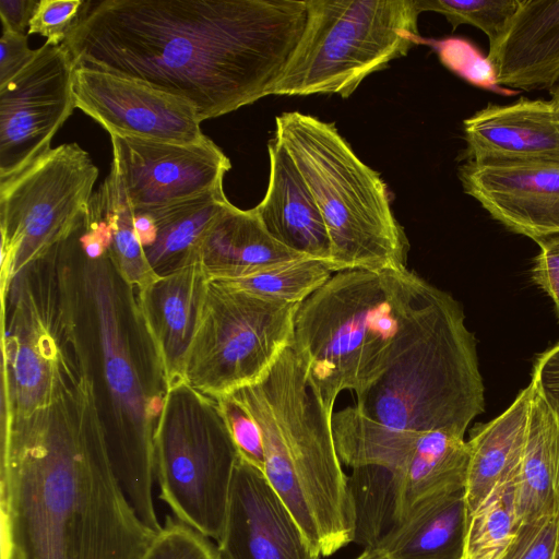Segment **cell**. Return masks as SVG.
I'll return each instance as SVG.
<instances>
[{
  "label": "cell",
  "instance_id": "cell-1",
  "mask_svg": "<svg viewBox=\"0 0 559 559\" xmlns=\"http://www.w3.org/2000/svg\"><path fill=\"white\" fill-rule=\"evenodd\" d=\"M306 22V0H88L61 46L74 68L182 98L202 122L269 96Z\"/></svg>",
  "mask_w": 559,
  "mask_h": 559
},
{
  "label": "cell",
  "instance_id": "cell-2",
  "mask_svg": "<svg viewBox=\"0 0 559 559\" xmlns=\"http://www.w3.org/2000/svg\"><path fill=\"white\" fill-rule=\"evenodd\" d=\"M0 510L22 559H144L155 540L116 474L79 360L48 404L1 419Z\"/></svg>",
  "mask_w": 559,
  "mask_h": 559
},
{
  "label": "cell",
  "instance_id": "cell-3",
  "mask_svg": "<svg viewBox=\"0 0 559 559\" xmlns=\"http://www.w3.org/2000/svg\"><path fill=\"white\" fill-rule=\"evenodd\" d=\"M80 225L59 246L70 337L93 383L120 484L143 522L159 531L153 486L154 438L168 393L163 362L138 288L124 281L109 251L96 260L85 255Z\"/></svg>",
  "mask_w": 559,
  "mask_h": 559
},
{
  "label": "cell",
  "instance_id": "cell-4",
  "mask_svg": "<svg viewBox=\"0 0 559 559\" xmlns=\"http://www.w3.org/2000/svg\"><path fill=\"white\" fill-rule=\"evenodd\" d=\"M435 286L413 271L347 270L297 306L289 347L324 409L362 392L409 340Z\"/></svg>",
  "mask_w": 559,
  "mask_h": 559
},
{
  "label": "cell",
  "instance_id": "cell-5",
  "mask_svg": "<svg viewBox=\"0 0 559 559\" xmlns=\"http://www.w3.org/2000/svg\"><path fill=\"white\" fill-rule=\"evenodd\" d=\"M230 394L261 430L264 475L321 556L354 542L355 511L333 415L308 383L298 355L288 346L258 381Z\"/></svg>",
  "mask_w": 559,
  "mask_h": 559
},
{
  "label": "cell",
  "instance_id": "cell-6",
  "mask_svg": "<svg viewBox=\"0 0 559 559\" xmlns=\"http://www.w3.org/2000/svg\"><path fill=\"white\" fill-rule=\"evenodd\" d=\"M306 181L325 223L334 272L407 270L408 239L388 187L332 122L299 111L275 118V136Z\"/></svg>",
  "mask_w": 559,
  "mask_h": 559
},
{
  "label": "cell",
  "instance_id": "cell-7",
  "mask_svg": "<svg viewBox=\"0 0 559 559\" xmlns=\"http://www.w3.org/2000/svg\"><path fill=\"white\" fill-rule=\"evenodd\" d=\"M356 395V408L388 427L464 438L485 404L475 338L459 302L436 287L408 342Z\"/></svg>",
  "mask_w": 559,
  "mask_h": 559
},
{
  "label": "cell",
  "instance_id": "cell-8",
  "mask_svg": "<svg viewBox=\"0 0 559 559\" xmlns=\"http://www.w3.org/2000/svg\"><path fill=\"white\" fill-rule=\"evenodd\" d=\"M307 22L270 95L348 98L421 44L416 0H306Z\"/></svg>",
  "mask_w": 559,
  "mask_h": 559
},
{
  "label": "cell",
  "instance_id": "cell-9",
  "mask_svg": "<svg viewBox=\"0 0 559 559\" xmlns=\"http://www.w3.org/2000/svg\"><path fill=\"white\" fill-rule=\"evenodd\" d=\"M239 456L216 397L186 382L168 390L154 438L159 498L176 519L214 542Z\"/></svg>",
  "mask_w": 559,
  "mask_h": 559
},
{
  "label": "cell",
  "instance_id": "cell-10",
  "mask_svg": "<svg viewBox=\"0 0 559 559\" xmlns=\"http://www.w3.org/2000/svg\"><path fill=\"white\" fill-rule=\"evenodd\" d=\"M1 419L48 404L72 359L56 246L1 285Z\"/></svg>",
  "mask_w": 559,
  "mask_h": 559
},
{
  "label": "cell",
  "instance_id": "cell-11",
  "mask_svg": "<svg viewBox=\"0 0 559 559\" xmlns=\"http://www.w3.org/2000/svg\"><path fill=\"white\" fill-rule=\"evenodd\" d=\"M298 305L209 281L185 382L217 399L258 381L289 346Z\"/></svg>",
  "mask_w": 559,
  "mask_h": 559
},
{
  "label": "cell",
  "instance_id": "cell-12",
  "mask_svg": "<svg viewBox=\"0 0 559 559\" xmlns=\"http://www.w3.org/2000/svg\"><path fill=\"white\" fill-rule=\"evenodd\" d=\"M97 177L90 154L66 143L0 179L1 285L72 235Z\"/></svg>",
  "mask_w": 559,
  "mask_h": 559
},
{
  "label": "cell",
  "instance_id": "cell-13",
  "mask_svg": "<svg viewBox=\"0 0 559 559\" xmlns=\"http://www.w3.org/2000/svg\"><path fill=\"white\" fill-rule=\"evenodd\" d=\"M74 66L67 50L47 41L34 59L0 86V179L48 153L75 108Z\"/></svg>",
  "mask_w": 559,
  "mask_h": 559
},
{
  "label": "cell",
  "instance_id": "cell-14",
  "mask_svg": "<svg viewBox=\"0 0 559 559\" xmlns=\"http://www.w3.org/2000/svg\"><path fill=\"white\" fill-rule=\"evenodd\" d=\"M133 212L165 206L223 187L229 158L210 139L191 144L110 134Z\"/></svg>",
  "mask_w": 559,
  "mask_h": 559
},
{
  "label": "cell",
  "instance_id": "cell-15",
  "mask_svg": "<svg viewBox=\"0 0 559 559\" xmlns=\"http://www.w3.org/2000/svg\"><path fill=\"white\" fill-rule=\"evenodd\" d=\"M72 92L75 108L109 135L180 144L206 138L189 102L142 82L106 71L74 68Z\"/></svg>",
  "mask_w": 559,
  "mask_h": 559
},
{
  "label": "cell",
  "instance_id": "cell-16",
  "mask_svg": "<svg viewBox=\"0 0 559 559\" xmlns=\"http://www.w3.org/2000/svg\"><path fill=\"white\" fill-rule=\"evenodd\" d=\"M223 559H320L262 471L239 456L225 521L215 542Z\"/></svg>",
  "mask_w": 559,
  "mask_h": 559
},
{
  "label": "cell",
  "instance_id": "cell-17",
  "mask_svg": "<svg viewBox=\"0 0 559 559\" xmlns=\"http://www.w3.org/2000/svg\"><path fill=\"white\" fill-rule=\"evenodd\" d=\"M459 177L464 192L511 231L535 242L559 235V160H467Z\"/></svg>",
  "mask_w": 559,
  "mask_h": 559
},
{
  "label": "cell",
  "instance_id": "cell-18",
  "mask_svg": "<svg viewBox=\"0 0 559 559\" xmlns=\"http://www.w3.org/2000/svg\"><path fill=\"white\" fill-rule=\"evenodd\" d=\"M463 126L469 162L559 160V114L550 99L488 104Z\"/></svg>",
  "mask_w": 559,
  "mask_h": 559
},
{
  "label": "cell",
  "instance_id": "cell-19",
  "mask_svg": "<svg viewBox=\"0 0 559 559\" xmlns=\"http://www.w3.org/2000/svg\"><path fill=\"white\" fill-rule=\"evenodd\" d=\"M209 278L200 262L158 276L138 289L141 310L158 349L168 390L185 383L189 350Z\"/></svg>",
  "mask_w": 559,
  "mask_h": 559
},
{
  "label": "cell",
  "instance_id": "cell-20",
  "mask_svg": "<svg viewBox=\"0 0 559 559\" xmlns=\"http://www.w3.org/2000/svg\"><path fill=\"white\" fill-rule=\"evenodd\" d=\"M486 57L501 87L552 88L559 81V0H520L504 34Z\"/></svg>",
  "mask_w": 559,
  "mask_h": 559
},
{
  "label": "cell",
  "instance_id": "cell-21",
  "mask_svg": "<svg viewBox=\"0 0 559 559\" xmlns=\"http://www.w3.org/2000/svg\"><path fill=\"white\" fill-rule=\"evenodd\" d=\"M267 151V189L254 206L264 227L289 250L332 266L328 229L306 181L278 141L272 139Z\"/></svg>",
  "mask_w": 559,
  "mask_h": 559
},
{
  "label": "cell",
  "instance_id": "cell-22",
  "mask_svg": "<svg viewBox=\"0 0 559 559\" xmlns=\"http://www.w3.org/2000/svg\"><path fill=\"white\" fill-rule=\"evenodd\" d=\"M304 258L269 234L255 207L241 210L230 202L209 226L199 253L209 281L242 278Z\"/></svg>",
  "mask_w": 559,
  "mask_h": 559
},
{
  "label": "cell",
  "instance_id": "cell-23",
  "mask_svg": "<svg viewBox=\"0 0 559 559\" xmlns=\"http://www.w3.org/2000/svg\"><path fill=\"white\" fill-rule=\"evenodd\" d=\"M468 526L465 486L418 502L378 542L390 559H461Z\"/></svg>",
  "mask_w": 559,
  "mask_h": 559
},
{
  "label": "cell",
  "instance_id": "cell-24",
  "mask_svg": "<svg viewBox=\"0 0 559 559\" xmlns=\"http://www.w3.org/2000/svg\"><path fill=\"white\" fill-rule=\"evenodd\" d=\"M532 382L501 415L473 430L465 481L468 516L502 481L518 476L526 445Z\"/></svg>",
  "mask_w": 559,
  "mask_h": 559
},
{
  "label": "cell",
  "instance_id": "cell-25",
  "mask_svg": "<svg viewBox=\"0 0 559 559\" xmlns=\"http://www.w3.org/2000/svg\"><path fill=\"white\" fill-rule=\"evenodd\" d=\"M514 514L516 525L559 514V418L535 388Z\"/></svg>",
  "mask_w": 559,
  "mask_h": 559
},
{
  "label": "cell",
  "instance_id": "cell-26",
  "mask_svg": "<svg viewBox=\"0 0 559 559\" xmlns=\"http://www.w3.org/2000/svg\"><path fill=\"white\" fill-rule=\"evenodd\" d=\"M223 187L146 211L155 231L143 247L156 276H164L199 262L202 239L218 213L228 204Z\"/></svg>",
  "mask_w": 559,
  "mask_h": 559
},
{
  "label": "cell",
  "instance_id": "cell-27",
  "mask_svg": "<svg viewBox=\"0 0 559 559\" xmlns=\"http://www.w3.org/2000/svg\"><path fill=\"white\" fill-rule=\"evenodd\" d=\"M468 463L464 438L442 430L421 433L405 467L396 474V522L427 497L465 486Z\"/></svg>",
  "mask_w": 559,
  "mask_h": 559
},
{
  "label": "cell",
  "instance_id": "cell-28",
  "mask_svg": "<svg viewBox=\"0 0 559 559\" xmlns=\"http://www.w3.org/2000/svg\"><path fill=\"white\" fill-rule=\"evenodd\" d=\"M332 432L341 463L352 468L376 465L395 474L403 471L421 436L374 421L356 406L333 414Z\"/></svg>",
  "mask_w": 559,
  "mask_h": 559
},
{
  "label": "cell",
  "instance_id": "cell-29",
  "mask_svg": "<svg viewBox=\"0 0 559 559\" xmlns=\"http://www.w3.org/2000/svg\"><path fill=\"white\" fill-rule=\"evenodd\" d=\"M95 193L111 228L109 255L124 281L141 289L158 276L145 259L134 229L133 209L114 163Z\"/></svg>",
  "mask_w": 559,
  "mask_h": 559
},
{
  "label": "cell",
  "instance_id": "cell-30",
  "mask_svg": "<svg viewBox=\"0 0 559 559\" xmlns=\"http://www.w3.org/2000/svg\"><path fill=\"white\" fill-rule=\"evenodd\" d=\"M355 511L354 542L374 548L396 522L397 476L385 467L353 468L347 479Z\"/></svg>",
  "mask_w": 559,
  "mask_h": 559
},
{
  "label": "cell",
  "instance_id": "cell-31",
  "mask_svg": "<svg viewBox=\"0 0 559 559\" xmlns=\"http://www.w3.org/2000/svg\"><path fill=\"white\" fill-rule=\"evenodd\" d=\"M516 477L499 484L468 516L461 559H502L518 526L514 514Z\"/></svg>",
  "mask_w": 559,
  "mask_h": 559
},
{
  "label": "cell",
  "instance_id": "cell-32",
  "mask_svg": "<svg viewBox=\"0 0 559 559\" xmlns=\"http://www.w3.org/2000/svg\"><path fill=\"white\" fill-rule=\"evenodd\" d=\"M333 273L330 263L304 258L247 277L217 282L265 299L298 305L325 284Z\"/></svg>",
  "mask_w": 559,
  "mask_h": 559
},
{
  "label": "cell",
  "instance_id": "cell-33",
  "mask_svg": "<svg viewBox=\"0 0 559 559\" xmlns=\"http://www.w3.org/2000/svg\"><path fill=\"white\" fill-rule=\"evenodd\" d=\"M421 12L432 11L445 16L455 29L461 24L473 25L489 39V50L501 39L515 14L520 0H416Z\"/></svg>",
  "mask_w": 559,
  "mask_h": 559
},
{
  "label": "cell",
  "instance_id": "cell-34",
  "mask_svg": "<svg viewBox=\"0 0 559 559\" xmlns=\"http://www.w3.org/2000/svg\"><path fill=\"white\" fill-rule=\"evenodd\" d=\"M421 44L431 47L445 68L468 83L507 96L518 93L497 84L491 62L467 39L461 37L423 38Z\"/></svg>",
  "mask_w": 559,
  "mask_h": 559
},
{
  "label": "cell",
  "instance_id": "cell-35",
  "mask_svg": "<svg viewBox=\"0 0 559 559\" xmlns=\"http://www.w3.org/2000/svg\"><path fill=\"white\" fill-rule=\"evenodd\" d=\"M144 559H223L211 538L176 519L166 518Z\"/></svg>",
  "mask_w": 559,
  "mask_h": 559
},
{
  "label": "cell",
  "instance_id": "cell-36",
  "mask_svg": "<svg viewBox=\"0 0 559 559\" xmlns=\"http://www.w3.org/2000/svg\"><path fill=\"white\" fill-rule=\"evenodd\" d=\"M217 401L239 455L264 473L263 439L257 421L233 394Z\"/></svg>",
  "mask_w": 559,
  "mask_h": 559
},
{
  "label": "cell",
  "instance_id": "cell-37",
  "mask_svg": "<svg viewBox=\"0 0 559 559\" xmlns=\"http://www.w3.org/2000/svg\"><path fill=\"white\" fill-rule=\"evenodd\" d=\"M84 5V0L37 1L27 34H39L48 44L60 46L78 25Z\"/></svg>",
  "mask_w": 559,
  "mask_h": 559
},
{
  "label": "cell",
  "instance_id": "cell-38",
  "mask_svg": "<svg viewBox=\"0 0 559 559\" xmlns=\"http://www.w3.org/2000/svg\"><path fill=\"white\" fill-rule=\"evenodd\" d=\"M559 514L516 526L502 559H551Z\"/></svg>",
  "mask_w": 559,
  "mask_h": 559
},
{
  "label": "cell",
  "instance_id": "cell-39",
  "mask_svg": "<svg viewBox=\"0 0 559 559\" xmlns=\"http://www.w3.org/2000/svg\"><path fill=\"white\" fill-rule=\"evenodd\" d=\"M532 276L534 282L552 299L559 317V235L537 240Z\"/></svg>",
  "mask_w": 559,
  "mask_h": 559
},
{
  "label": "cell",
  "instance_id": "cell-40",
  "mask_svg": "<svg viewBox=\"0 0 559 559\" xmlns=\"http://www.w3.org/2000/svg\"><path fill=\"white\" fill-rule=\"evenodd\" d=\"M27 35L2 29L0 38V86L16 76L35 57Z\"/></svg>",
  "mask_w": 559,
  "mask_h": 559
},
{
  "label": "cell",
  "instance_id": "cell-41",
  "mask_svg": "<svg viewBox=\"0 0 559 559\" xmlns=\"http://www.w3.org/2000/svg\"><path fill=\"white\" fill-rule=\"evenodd\" d=\"M531 382L559 418V343L538 357Z\"/></svg>",
  "mask_w": 559,
  "mask_h": 559
},
{
  "label": "cell",
  "instance_id": "cell-42",
  "mask_svg": "<svg viewBox=\"0 0 559 559\" xmlns=\"http://www.w3.org/2000/svg\"><path fill=\"white\" fill-rule=\"evenodd\" d=\"M36 4L34 0H0L2 29L24 33Z\"/></svg>",
  "mask_w": 559,
  "mask_h": 559
},
{
  "label": "cell",
  "instance_id": "cell-43",
  "mask_svg": "<svg viewBox=\"0 0 559 559\" xmlns=\"http://www.w3.org/2000/svg\"><path fill=\"white\" fill-rule=\"evenodd\" d=\"M1 559H22L16 548L1 535Z\"/></svg>",
  "mask_w": 559,
  "mask_h": 559
},
{
  "label": "cell",
  "instance_id": "cell-44",
  "mask_svg": "<svg viewBox=\"0 0 559 559\" xmlns=\"http://www.w3.org/2000/svg\"><path fill=\"white\" fill-rule=\"evenodd\" d=\"M355 559H390L389 556L379 548H365V550Z\"/></svg>",
  "mask_w": 559,
  "mask_h": 559
},
{
  "label": "cell",
  "instance_id": "cell-45",
  "mask_svg": "<svg viewBox=\"0 0 559 559\" xmlns=\"http://www.w3.org/2000/svg\"><path fill=\"white\" fill-rule=\"evenodd\" d=\"M550 94H551L550 100L552 102L557 112L559 114V81L556 83V85L552 88H550Z\"/></svg>",
  "mask_w": 559,
  "mask_h": 559
},
{
  "label": "cell",
  "instance_id": "cell-46",
  "mask_svg": "<svg viewBox=\"0 0 559 559\" xmlns=\"http://www.w3.org/2000/svg\"><path fill=\"white\" fill-rule=\"evenodd\" d=\"M551 559H559V520H558V526H557V533H556V539H555V546H554Z\"/></svg>",
  "mask_w": 559,
  "mask_h": 559
}]
</instances>
